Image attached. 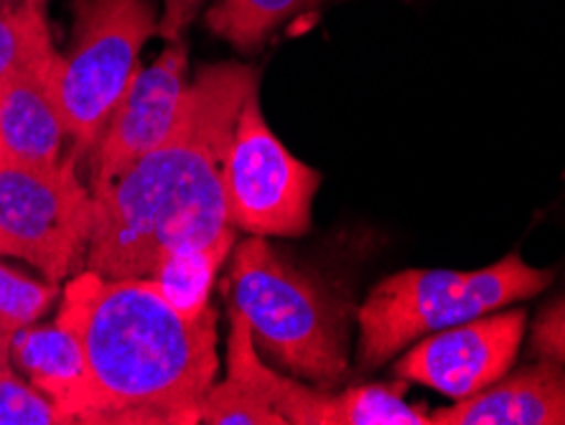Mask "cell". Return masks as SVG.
Listing matches in <instances>:
<instances>
[{
  "label": "cell",
  "instance_id": "cell-9",
  "mask_svg": "<svg viewBox=\"0 0 565 425\" xmlns=\"http://www.w3.org/2000/svg\"><path fill=\"white\" fill-rule=\"evenodd\" d=\"M189 87V54L184 39L169 41L151 66H140L113 118L97 138L93 189L120 177L138 158L151 153L177 123Z\"/></svg>",
  "mask_w": 565,
  "mask_h": 425
},
{
  "label": "cell",
  "instance_id": "cell-12",
  "mask_svg": "<svg viewBox=\"0 0 565 425\" xmlns=\"http://www.w3.org/2000/svg\"><path fill=\"white\" fill-rule=\"evenodd\" d=\"M54 56L0 79V156L8 161L39 166L62 161L70 132L49 82Z\"/></svg>",
  "mask_w": 565,
  "mask_h": 425
},
{
  "label": "cell",
  "instance_id": "cell-18",
  "mask_svg": "<svg viewBox=\"0 0 565 425\" xmlns=\"http://www.w3.org/2000/svg\"><path fill=\"white\" fill-rule=\"evenodd\" d=\"M202 423L212 425H286V421L260 397L237 382H214L202 405Z\"/></svg>",
  "mask_w": 565,
  "mask_h": 425
},
{
  "label": "cell",
  "instance_id": "cell-11",
  "mask_svg": "<svg viewBox=\"0 0 565 425\" xmlns=\"http://www.w3.org/2000/svg\"><path fill=\"white\" fill-rule=\"evenodd\" d=\"M436 425H565V364L543 360L430 413Z\"/></svg>",
  "mask_w": 565,
  "mask_h": 425
},
{
  "label": "cell",
  "instance_id": "cell-14",
  "mask_svg": "<svg viewBox=\"0 0 565 425\" xmlns=\"http://www.w3.org/2000/svg\"><path fill=\"white\" fill-rule=\"evenodd\" d=\"M235 243H217L196 249H184V253L171 255L151 278L158 280L163 296L179 308L186 319H199L210 311V290L222 268L224 257Z\"/></svg>",
  "mask_w": 565,
  "mask_h": 425
},
{
  "label": "cell",
  "instance_id": "cell-16",
  "mask_svg": "<svg viewBox=\"0 0 565 425\" xmlns=\"http://www.w3.org/2000/svg\"><path fill=\"white\" fill-rule=\"evenodd\" d=\"M0 425H66L41 390L13 372L11 337L0 331Z\"/></svg>",
  "mask_w": 565,
  "mask_h": 425
},
{
  "label": "cell",
  "instance_id": "cell-20",
  "mask_svg": "<svg viewBox=\"0 0 565 425\" xmlns=\"http://www.w3.org/2000/svg\"><path fill=\"white\" fill-rule=\"evenodd\" d=\"M206 0H163V15L158 21V36L177 41L184 36L189 23L196 19Z\"/></svg>",
  "mask_w": 565,
  "mask_h": 425
},
{
  "label": "cell",
  "instance_id": "cell-15",
  "mask_svg": "<svg viewBox=\"0 0 565 425\" xmlns=\"http://www.w3.org/2000/svg\"><path fill=\"white\" fill-rule=\"evenodd\" d=\"M54 54L46 0H15L0 11V79Z\"/></svg>",
  "mask_w": 565,
  "mask_h": 425
},
{
  "label": "cell",
  "instance_id": "cell-2",
  "mask_svg": "<svg viewBox=\"0 0 565 425\" xmlns=\"http://www.w3.org/2000/svg\"><path fill=\"white\" fill-rule=\"evenodd\" d=\"M93 372L95 425H194L220 370L217 311L186 319L156 278L79 273L64 286L60 319Z\"/></svg>",
  "mask_w": 565,
  "mask_h": 425
},
{
  "label": "cell",
  "instance_id": "cell-8",
  "mask_svg": "<svg viewBox=\"0 0 565 425\" xmlns=\"http://www.w3.org/2000/svg\"><path fill=\"white\" fill-rule=\"evenodd\" d=\"M525 327L527 314L522 308H502L456 323L411 347L403 360H397L395 374L459 403L492 387L510 372L525 339Z\"/></svg>",
  "mask_w": 565,
  "mask_h": 425
},
{
  "label": "cell",
  "instance_id": "cell-1",
  "mask_svg": "<svg viewBox=\"0 0 565 425\" xmlns=\"http://www.w3.org/2000/svg\"><path fill=\"white\" fill-rule=\"evenodd\" d=\"M255 92L253 66L222 62L196 74L169 136L120 177L93 189L87 270L151 278L171 255L235 243L222 171L237 115Z\"/></svg>",
  "mask_w": 565,
  "mask_h": 425
},
{
  "label": "cell",
  "instance_id": "cell-10",
  "mask_svg": "<svg viewBox=\"0 0 565 425\" xmlns=\"http://www.w3.org/2000/svg\"><path fill=\"white\" fill-rule=\"evenodd\" d=\"M11 360L33 387L52 400L66 425H95L97 387L85 349L74 331L60 321L52 327L21 329L11 339Z\"/></svg>",
  "mask_w": 565,
  "mask_h": 425
},
{
  "label": "cell",
  "instance_id": "cell-13",
  "mask_svg": "<svg viewBox=\"0 0 565 425\" xmlns=\"http://www.w3.org/2000/svg\"><path fill=\"white\" fill-rule=\"evenodd\" d=\"M319 3L323 0H214L206 11V29L237 52H253L280 23Z\"/></svg>",
  "mask_w": 565,
  "mask_h": 425
},
{
  "label": "cell",
  "instance_id": "cell-5",
  "mask_svg": "<svg viewBox=\"0 0 565 425\" xmlns=\"http://www.w3.org/2000/svg\"><path fill=\"white\" fill-rule=\"evenodd\" d=\"M156 33L151 0H74L72 41L56 52L49 82L77 156L97 144Z\"/></svg>",
  "mask_w": 565,
  "mask_h": 425
},
{
  "label": "cell",
  "instance_id": "cell-3",
  "mask_svg": "<svg viewBox=\"0 0 565 425\" xmlns=\"http://www.w3.org/2000/svg\"><path fill=\"white\" fill-rule=\"evenodd\" d=\"M232 306L250 323L255 347L294 378L334 390L349 372V304L288 263L265 237L235 249Z\"/></svg>",
  "mask_w": 565,
  "mask_h": 425
},
{
  "label": "cell",
  "instance_id": "cell-19",
  "mask_svg": "<svg viewBox=\"0 0 565 425\" xmlns=\"http://www.w3.org/2000/svg\"><path fill=\"white\" fill-rule=\"evenodd\" d=\"M533 352L540 360L565 364V296L543 308L533 327Z\"/></svg>",
  "mask_w": 565,
  "mask_h": 425
},
{
  "label": "cell",
  "instance_id": "cell-4",
  "mask_svg": "<svg viewBox=\"0 0 565 425\" xmlns=\"http://www.w3.org/2000/svg\"><path fill=\"white\" fill-rule=\"evenodd\" d=\"M540 270L507 255L481 270H403L380 280L356 314L360 366L377 370L415 341L456 323L527 301L551 286Z\"/></svg>",
  "mask_w": 565,
  "mask_h": 425
},
{
  "label": "cell",
  "instance_id": "cell-7",
  "mask_svg": "<svg viewBox=\"0 0 565 425\" xmlns=\"http://www.w3.org/2000/svg\"><path fill=\"white\" fill-rule=\"evenodd\" d=\"M224 206L235 230L255 237H301L321 173L280 144L263 118L257 92L245 99L222 171Z\"/></svg>",
  "mask_w": 565,
  "mask_h": 425
},
{
  "label": "cell",
  "instance_id": "cell-17",
  "mask_svg": "<svg viewBox=\"0 0 565 425\" xmlns=\"http://www.w3.org/2000/svg\"><path fill=\"white\" fill-rule=\"evenodd\" d=\"M56 296L54 283H39L0 263V331L13 339L21 329L33 327Z\"/></svg>",
  "mask_w": 565,
  "mask_h": 425
},
{
  "label": "cell",
  "instance_id": "cell-6",
  "mask_svg": "<svg viewBox=\"0 0 565 425\" xmlns=\"http://www.w3.org/2000/svg\"><path fill=\"white\" fill-rule=\"evenodd\" d=\"M77 153L56 163H19L0 156V255L21 257L62 283L87 257L95 199L79 183Z\"/></svg>",
  "mask_w": 565,
  "mask_h": 425
}]
</instances>
